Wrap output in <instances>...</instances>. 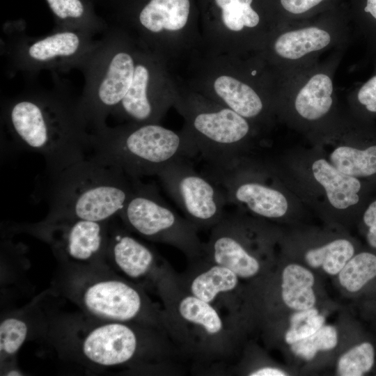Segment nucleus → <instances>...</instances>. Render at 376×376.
Wrapping results in <instances>:
<instances>
[{"mask_svg": "<svg viewBox=\"0 0 376 376\" xmlns=\"http://www.w3.org/2000/svg\"><path fill=\"white\" fill-rule=\"evenodd\" d=\"M79 111L90 131L113 116L126 123H159L173 106L175 84L168 63L118 27L108 29L79 68Z\"/></svg>", "mask_w": 376, "mask_h": 376, "instance_id": "obj_1", "label": "nucleus"}, {"mask_svg": "<svg viewBox=\"0 0 376 376\" xmlns=\"http://www.w3.org/2000/svg\"><path fill=\"white\" fill-rule=\"evenodd\" d=\"M58 81L52 89L29 91L7 100L1 114L16 145L43 157L50 178L87 158L91 151V132L78 98Z\"/></svg>", "mask_w": 376, "mask_h": 376, "instance_id": "obj_2", "label": "nucleus"}, {"mask_svg": "<svg viewBox=\"0 0 376 376\" xmlns=\"http://www.w3.org/2000/svg\"><path fill=\"white\" fill-rule=\"evenodd\" d=\"M176 274L166 262L155 284L168 336L197 369L226 373L228 362L240 351L245 333L214 306L184 290Z\"/></svg>", "mask_w": 376, "mask_h": 376, "instance_id": "obj_3", "label": "nucleus"}, {"mask_svg": "<svg viewBox=\"0 0 376 376\" xmlns=\"http://www.w3.org/2000/svg\"><path fill=\"white\" fill-rule=\"evenodd\" d=\"M302 204L329 225L345 228L360 218L373 182L336 169L316 148H292L269 159Z\"/></svg>", "mask_w": 376, "mask_h": 376, "instance_id": "obj_4", "label": "nucleus"}, {"mask_svg": "<svg viewBox=\"0 0 376 376\" xmlns=\"http://www.w3.org/2000/svg\"><path fill=\"white\" fill-rule=\"evenodd\" d=\"M134 179L88 157L51 178L46 219L110 221L126 205Z\"/></svg>", "mask_w": 376, "mask_h": 376, "instance_id": "obj_5", "label": "nucleus"}, {"mask_svg": "<svg viewBox=\"0 0 376 376\" xmlns=\"http://www.w3.org/2000/svg\"><path fill=\"white\" fill-rule=\"evenodd\" d=\"M91 157L131 178L156 175L180 157L196 155L182 132L159 123H125L91 131Z\"/></svg>", "mask_w": 376, "mask_h": 376, "instance_id": "obj_6", "label": "nucleus"}, {"mask_svg": "<svg viewBox=\"0 0 376 376\" xmlns=\"http://www.w3.org/2000/svg\"><path fill=\"white\" fill-rule=\"evenodd\" d=\"M209 167L207 175L223 189L228 204L254 217L296 226L307 208L288 187L269 159L249 155L224 166Z\"/></svg>", "mask_w": 376, "mask_h": 376, "instance_id": "obj_7", "label": "nucleus"}, {"mask_svg": "<svg viewBox=\"0 0 376 376\" xmlns=\"http://www.w3.org/2000/svg\"><path fill=\"white\" fill-rule=\"evenodd\" d=\"M283 230L279 225L238 210L226 214L211 228L203 244L207 260L234 272L249 287L261 283L272 272L275 246Z\"/></svg>", "mask_w": 376, "mask_h": 376, "instance_id": "obj_8", "label": "nucleus"}, {"mask_svg": "<svg viewBox=\"0 0 376 376\" xmlns=\"http://www.w3.org/2000/svg\"><path fill=\"white\" fill-rule=\"evenodd\" d=\"M173 107L184 118L182 132L208 166H226L253 154L251 123L230 109L190 88H178Z\"/></svg>", "mask_w": 376, "mask_h": 376, "instance_id": "obj_9", "label": "nucleus"}, {"mask_svg": "<svg viewBox=\"0 0 376 376\" xmlns=\"http://www.w3.org/2000/svg\"><path fill=\"white\" fill-rule=\"evenodd\" d=\"M118 27L168 64L203 49L197 0H130Z\"/></svg>", "mask_w": 376, "mask_h": 376, "instance_id": "obj_10", "label": "nucleus"}, {"mask_svg": "<svg viewBox=\"0 0 376 376\" xmlns=\"http://www.w3.org/2000/svg\"><path fill=\"white\" fill-rule=\"evenodd\" d=\"M81 347L89 361L105 367L155 362L177 372L173 359L182 357L164 332L130 322L100 324L84 336Z\"/></svg>", "mask_w": 376, "mask_h": 376, "instance_id": "obj_11", "label": "nucleus"}, {"mask_svg": "<svg viewBox=\"0 0 376 376\" xmlns=\"http://www.w3.org/2000/svg\"><path fill=\"white\" fill-rule=\"evenodd\" d=\"M8 39L3 53L12 72L34 75L42 70L65 72L79 69L95 48L98 38L81 31L54 29L42 36L24 30H4Z\"/></svg>", "mask_w": 376, "mask_h": 376, "instance_id": "obj_12", "label": "nucleus"}, {"mask_svg": "<svg viewBox=\"0 0 376 376\" xmlns=\"http://www.w3.org/2000/svg\"><path fill=\"white\" fill-rule=\"evenodd\" d=\"M118 217L129 230L178 249L189 262L203 256L197 228L169 206L153 185L139 178L134 179L132 194Z\"/></svg>", "mask_w": 376, "mask_h": 376, "instance_id": "obj_13", "label": "nucleus"}, {"mask_svg": "<svg viewBox=\"0 0 376 376\" xmlns=\"http://www.w3.org/2000/svg\"><path fill=\"white\" fill-rule=\"evenodd\" d=\"M79 297L82 306L98 318L143 324L168 336L163 309L130 281L117 277L94 280L83 288Z\"/></svg>", "mask_w": 376, "mask_h": 376, "instance_id": "obj_14", "label": "nucleus"}, {"mask_svg": "<svg viewBox=\"0 0 376 376\" xmlns=\"http://www.w3.org/2000/svg\"><path fill=\"white\" fill-rule=\"evenodd\" d=\"M157 176L197 230L212 228L225 215L228 201L221 187L207 175L196 171L186 157L172 161Z\"/></svg>", "mask_w": 376, "mask_h": 376, "instance_id": "obj_15", "label": "nucleus"}, {"mask_svg": "<svg viewBox=\"0 0 376 376\" xmlns=\"http://www.w3.org/2000/svg\"><path fill=\"white\" fill-rule=\"evenodd\" d=\"M180 285L234 322L244 333L249 329L247 285L234 272L200 257L177 274Z\"/></svg>", "mask_w": 376, "mask_h": 376, "instance_id": "obj_16", "label": "nucleus"}, {"mask_svg": "<svg viewBox=\"0 0 376 376\" xmlns=\"http://www.w3.org/2000/svg\"><path fill=\"white\" fill-rule=\"evenodd\" d=\"M280 240L285 255L301 258L309 268L321 269L329 276H337L356 253V246L345 228L327 224L324 229L293 226Z\"/></svg>", "mask_w": 376, "mask_h": 376, "instance_id": "obj_17", "label": "nucleus"}, {"mask_svg": "<svg viewBox=\"0 0 376 376\" xmlns=\"http://www.w3.org/2000/svg\"><path fill=\"white\" fill-rule=\"evenodd\" d=\"M197 2L204 53L229 56L235 38L246 29L257 27L261 21L257 0Z\"/></svg>", "mask_w": 376, "mask_h": 376, "instance_id": "obj_18", "label": "nucleus"}, {"mask_svg": "<svg viewBox=\"0 0 376 376\" xmlns=\"http://www.w3.org/2000/svg\"><path fill=\"white\" fill-rule=\"evenodd\" d=\"M197 68L190 88L230 109L250 123L263 115L265 109L259 94L249 84L229 72L223 56L205 54Z\"/></svg>", "mask_w": 376, "mask_h": 376, "instance_id": "obj_19", "label": "nucleus"}, {"mask_svg": "<svg viewBox=\"0 0 376 376\" xmlns=\"http://www.w3.org/2000/svg\"><path fill=\"white\" fill-rule=\"evenodd\" d=\"M109 223L84 219H45L35 228L52 242L58 251L72 260L86 263L106 255Z\"/></svg>", "mask_w": 376, "mask_h": 376, "instance_id": "obj_20", "label": "nucleus"}, {"mask_svg": "<svg viewBox=\"0 0 376 376\" xmlns=\"http://www.w3.org/2000/svg\"><path fill=\"white\" fill-rule=\"evenodd\" d=\"M313 146L338 171L361 180H376V141L350 134H327L317 137Z\"/></svg>", "mask_w": 376, "mask_h": 376, "instance_id": "obj_21", "label": "nucleus"}, {"mask_svg": "<svg viewBox=\"0 0 376 376\" xmlns=\"http://www.w3.org/2000/svg\"><path fill=\"white\" fill-rule=\"evenodd\" d=\"M106 255L127 278L135 281L155 283L166 263L155 251L128 233L109 230Z\"/></svg>", "mask_w": 376, "mask_h": 376, "instance_id": "obj_22", "label": "nucleus"}, {"mask_svg": "<svg viewBox=\"0 0 376 376\" xmlns=\"http://www.w3.org/2000/svg\"><path fill=\"white\" fill-rule=\"evenodd\" d=\"M332 93V81L327 75H314L295 97L294 107L297 114L309 122L322 119L331 109Z\"/></svg>", "mask_w": 376, "mask_h": 376, "instance_id": "obj_23", "label": "nucleus"}, {"mask_svg": "<svg viewBox=\"0 0 376 376\" xmlns=\"http://www.w3.org/2000/svg\"><path fill=\"white\" fill-rule=\"evenodd\" d=\"M330 40L329 34L324 30L307 27L281 35L275 41L274 49L283 58L298 59L325 47Z\"/></svg>", "mask_w": 376, "mask_h": 376, "instance_id": "obj_24", "label": "nucleus"}, {"mask_svg": "<svg viewBox=\"0 0 376 376\" xmlns=\"http://www.w3.org/2000/svg\"><path fill=\"white\" fill-rule=\"evenodd\" d=\"M376 277V255L368 251L355 253L337 275L340 287L348 292L361 290Z\"/></svg>", "mask_w": 376, "mask_h": 376, "instance_id": "obj_25", "label": "nucleus"}, {"mask_svg": "<svg viewBox=\"0 0 376 376\" xmlns=\"http://www.w3.org/2000/svg\"><path fill=\"white\" fill-rule=\"evenodd\" d=\"M338 340L337 329L333 325L324 324L313 334L290 345V349L295 357L309 361L320 352L335 349Z\"/></svg>", "mask_w": 376, "mask_h": 376, "instance_id": "obj_26", "label": "nucleus"}, {"mask_svg": "<svg viewBox=\"0 0 376 376\" xmlns=\"http://www.w3.org/2000/svg\"><path fill=\"white\" fill-rule=\"evenodd\" d=\"M324 315L316 307L293 311L288 327L283 334V342L289 346L315 333L325 324Z\"/></svg>", "mask_w": 376, "mask_h": 376, "instance_id": "obj_27", "label": "nucleus"}, {"mask_svg": "<svg viewBox=\"0 0 376 376\" xmlns=\"http://www.w3.org/2000/svg\"><path fill=\"white\" fill-rule=\"evenodd\" d=\"M374 361L373 345L363 342L340 356L336 363V373L340 376H361L372 369Z\"/></svg>", "mask_w": 376, "mask_h": 376, "instance_id": "obj_28", "label": "nucleus"}, {"mask_svg": "<svg viewBox=\"0 0 376 376\" xmlns=\"http://www.w3.org/2000/svg\"><path fill=\"white\" fill-rule=\"evenodd\" d=\"M28 335L26 323L20 318H8L0 324L1 359L12 357L20 349Z\"/></svg>", "mask_w": 376, "mask_h": 376, "instance_id": "obj_29", "label": "nucleus"}, {"mask_svg": "<svg viewBox=\"0 0 376 376\" xmlns=\"http://www.w3.org/2000/svg\"><path fill=\"white\" fill-rule=\"evenodd\" d=\"M360 218L366 228V238L368 244L376 249V198L368 202Z\"/></svg>", "mask_w": 376, "mask_h": 376, "instance_id": "obj_30", "label": "nucleus"}, {"mask_svg": "<svg viewBox=\"0 0 376 376\" xmlns=\"http://www.w3.org/2000/svg\"><path fill=\"white\" fill-rule=\"evenodd\" d=\"M357 98L359 103L372 113H376V76L370 79L359 89Z\"/></svg>", "mask_w": 376, "mask_h": 376, "instance_id": "obj_31", "label": "nucleus"}, {"mask_svg": "<svg viewBox=\"0 0 376 376\" xmlns=\"http://www.w3.org/2000/svg\"><path fill=\"white\" fill-rule=\"evenodd\" d=\"M323 0H279L282 8L292 14H302L319 5Z\"/></svg>", "mask_w": 376, "mask_h": 376, "instance_id": "obj_32", "label": "nucleus"}, {"mask_svg": "<svg viewBox=\"0 0 376 376\" xmlns=\"http://www.w3.org/2000/svg\"><path fill=\"white\" fill-rule=\"evenodd\" d=\"M363 10L376 19V0H366Z\"/></svg>", "mask_w": 376, "mask_h": 376, "instance_id": "obj_33", "label": "nucleus"}, {"mask_svg": "<svg viewBox=\"0 0 376 376\" xmlns=\"http://www.w3.org/2000/svg\"><path fill=\"white\" fill-rule=\"evenodd\" d=\"M23 374H22V373L18 370H16V369H11L10 370H8V372H6V373L5 374V375H8V376H19V375H22Z\"/></svg>", "mask_w": 376, "mask_h": 376, "instance_id": "obj_34", "label": "nucleus"}]
</instances>
